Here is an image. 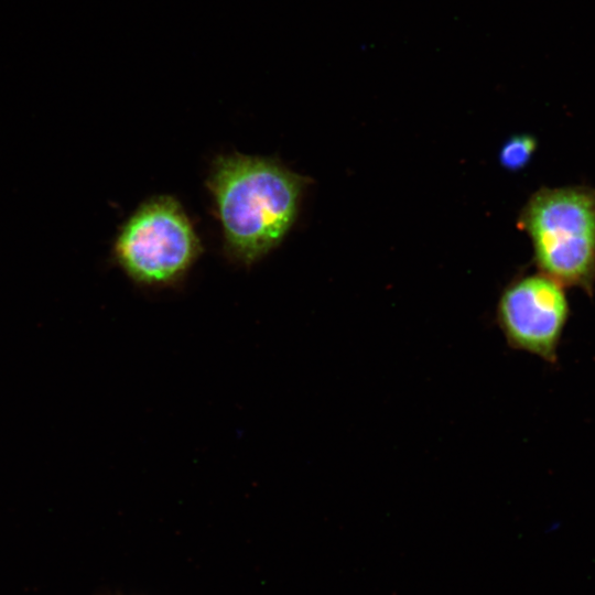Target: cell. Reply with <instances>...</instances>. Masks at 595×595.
<instances>
[{
    "instance_id": "1",
    "label": "cell",
    "mask_w": 595,
    "mask_h": 595,
    "mask_svg": "<svg viewBox=\"0 0 595 595\" xmlns=\"http://www.w3.org/2000/svg\"><path fill=\"white\" fill-rule=\"evenodd\" d=\"M307 183L272 159L218 158L207 185L228 252L249 264L278 246L295 221Z\"/></svg>"
},
{
    "instance_id": "2",
    "label": "cell",
    "mask_w": 595,
    "mask_h": 595,
    "mask_svg": "<svg viewBox=\"0 0 595 595\" xmlns=\"http://www.w3.org/2000/svg\"><path fill=\"white\" fill-rule=\"evenodd\" d=\"M519 227L529 235L540 272L592 295L595 285V188L542 187L522 208Z\"/></svg>"
},
{
    "instance_id": "3",
    "label": "cell",
    "mask_w": 595,
    "mask_h": 595,
    "mask_svg": "<svg viewBox=\"0 0 595 595\" xmlns=\"http://www.w3.org/2000/svg\"><path fill=\"white\" fill-rule=\"evenodd\" d=\"M112 252L134 282L160 285L182 277L201 253V245L181 205L173 197L156 196L127 219Z\"/></svg>"
},
{
    "instance_id": "4",
    "label": "cell",
    "mask_w": 595,
    "mask_h": 595,
    "mask_svg": "<svg viewBox=\"0 0 595 595\" xmlns=\"http://www.w3.org/2000/svg\"><path fill=\"white\" fill-rule=\"evenodd\" d=\"M569 315L564 286L540 272L519 278L504 290L496 322L509 347L556 364Z\"/></svg>"
},
{
    "instance_id": "5",
    "label": "cell",
    "mask_w": 595,
    "mask_h": 595,
    "mask_svg": "<svg viewBox=\"0 0 595 595\" xmlns=\"http://www.w3.org/2000/svg\"><path fill=\"white\" fill-rule=\"evenodd\" d=\"M536 148L537 141L532 136L527 133L512 136L501 147L499 162L509 171H518L529 163Z\"/></svg>"
}]
</instances>
